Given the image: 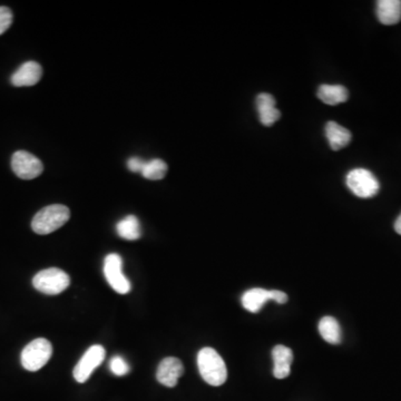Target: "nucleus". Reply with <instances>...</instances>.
<instances>
[{
    "instance_id": "f257e3e1",
    "label": "nucleus",
    "mask_w": 401,
    "mask_h": 401,
    "mask_svg": "<svg viewBox=\"0 0 401 401\" xmlns=\"http://www.w3.org/2000/svg\"><path fill=\"white\" fill-rule=\"evenodd\" d=\"M198 367L200 377L211 386H222L227 381L228 370L224 360L213 348H203L200 350Z\"/></svg>"
},
{
    "instance_id": "f03ea898",
    "label": "nucleus",
    "mask_w": 401,
    "mask_h": 401,
    "mask_svg": "<svg viewBox=\"0 0 401 401\" xmlns=\"http://www.w3.org/2000/svg\"><path fill=\"white\" fill-rule=\"evenodd\" d=\"M70 218L68 207L62 204H53L44 207L34 216L31 229L39 235H47L66 224Z\"/></svg>"
},
{
    "instance_id": "7ed1b4c3",
    "label": "nucleus",
    "mask_w": 401,
    "mask_h": 401,
    "mask_svg": "<svg viewBox=\"0 0 401 401\" xmlns=\"http://www.w3.org/2000/svg\"><path fill=\"white\" fill-rule=\"evenodd\" d=\"M53 356V346L47 339L38 338L28 344L21 352V365L28 372H38Z\"/></svg>"
},
{
    "instance_id": "20e7f679",
    "label": "nucleus",
    "mask_w": 401,
    "mask_h": 401,
    "mask_svg": "<svg viewBox=\"0 0 401 401\" xmlns=\"http://www.w3.org/2000/svg\"><path fill=\"white\" fill-rule=\"evenodd\" d=\"M70 285V278L63 270L49 268L34 276L33 285L36 290L48 296H57Z\"/></svg>"
},
{
    "instance_id": "39448f33",
    "label": "nucleus",
    "mask_w": 401,
    "mask_h": 401,
    "mask_svg": "<svg viewBox=\"0 0 401 401\" xmlns=\"http://www.w3.org/2000/svg\"><path fill=\"white\" fill-rule=\"evenodd\" d=\"M346 183L356 196L361 198H374L380 190L377 177L365 168H354L346 177Z\"/></svg>"
},
{
    "instance_id": "423d86ee",
    "label": "nucleus",
    "mask_w": 401,
    "mask_h": 401,
    "mask_svg": "<svg viewBox=\"0 0 401 401\" xmlns=\"http://www.w3.org/2000/svg\"><path fill=\"white\" fill-rule=\"evenodd\" d=\"M104 276L108 285L117 294H127L132 289L131 282L123 273V260L120 255L111 253L106 257L104 261Z\"/></svg>"
},
{
    "instance_id": "0eeeda50",
    "label": "nucleus",
    "mask_w": 401,
    "mask_h": 401,
    "mask_svg": "<svg viewBox=\"0 0 401 401\" xmlns=\"http://www.w3.org/2000/svg\"><path fill=\"white\" fill-rule=\"evenodd\" d=\"M106 351L101 344H94L85 352L74 368V378L79 383H86L97 367L105 359Z\"/></svg>"
},
{
    "instance_id": "6e6552de",
    "label": "nucleus",
    "mask_w": 401,
    "mask_h": 401,
    "mask_svg": "<svg viewBox=\"0 0 401 401\" xmlns=\"http://www.w3.org/2000/svg\"><path fill=\"white\" fill-rule=\"evenodd\" d=\"M12 168L14 173L23 180H34L44 171L42 161L28 153L26 151H18L12 157Z\"/></svg>"
},
{
    "instance_id": "1a4fd4ad",
    "label": "nucleus",
    "mask_w": 401,
    "mask_h": 401,
    "mask_svg": "<svg viewBox=\"0 0 401 401\" xmlns=\"http://www.w3.org/2000/svg\"><path fill=\"white\" fill-rule=\"evenodd\" d=\"M183 374H184V367H183L182 361L174 357H168L159 363L157 372H156V379L163 386L173 388L177 386Z\"/></svg>"
},
{
    "instance_id": "9d476101",
    "label": "nucleus",
    "mask_w": 401,
    "mask_h": 401,
    "mask_svg": "<svg viewBox=\"0 0 401 401\" xmlns=\"http://www.w3.org/2000/svg\"><path fill=\"white\" fill-rule=\"evenodd\" d=\"M42 76V68L36 62H26L12 74L10 81L16 87L34 86Z\"/></svg>"
},
{
    "instance_id": "9b49d317",
    "label": "nucleus",
    "mask_w": 401,
    "mask_h": 401,
    "mask_svg": "<svg viewBox=\"0 0 401 401\" xmlns=\"http://www.w3.org/2000/svg\"><path fill=\"white\" fill-rule=\"evenodd\" d=\"M257 109H258L259 117H260V122L262 125L272 126L279 120L281 113L276 107V99L272 95L270 94L262 93L257 96Z\"/></svg>"
},
{
    "instance_id": "f8f14e48",
    "label": "nucleus",
    "mask_w": 401,
    "mask_h": 401,
    "mask_svg": "<svg viewBox=\"0 0 401 401\" xmlns=\"http://www.w3.org/2000/svg\"><path fill=\"white\" fill-rule=\"evenodd\" d=\"M273 374L276 379H285L291 372V365L294 363V354L290 348L278 344L272 350Z\"/></svg>"
},
{
    "instance_id": "ddd939ff",
    "label": "nucleus",
    "mask_w": 401,
    "mask_h": 401,
    "mask_svg": "<svg viewBox=\"0 0 401 401\" xmlns=\"http://www.w3.org/2000/svg\"><path fill=\"white\" fill-rule=\"evenodd\" d=\"M377 17L386 26L398 24L401 21L400 0H379L377 1Z\"/></svg>"
},
{
    "instance_id": "4468645a",
    "label": "nucleus",
    "mask_w": 401,
    "mask_h": 401,
    "mask_svg": "<svg viewBox=\"0 0 401 401\" xmlns=\"http://www.w3.org/2000/svg\"><path fill=\"white\" fill-rule=\"evenodd\" d=\"M326 138L333 151H339L347 146L351 142V133L344 126L330 120L324 129Z\"/></svg>"
},
{
    "instance_id": "2eb2a0df",
    "label": "nucleus",
    "mask_w": 401,
    "mask_h": 401,
    "mask_svg": "<svg viewBox=\"0 0 401 401\" xmlns=\"http://www.w3.org/2000/svg\"><path fill=\"white\" fill-rule=\"evenodd\" d=\"M318 99L326 105H339L341 103L347 102L349 93L346 87L342 85H321L318 88Z\"/></svg>"
},
{
    "instance_id": "dca6fc26",
    "label": "nucleus",
    "mask_w": 401,
    "mask_h": 401,
    "mask_svg": "<svg viewBox=\"0 0 401 401\" xmlns=\"http://www.w3.org/2000/svg\"><path fill=\"white\" fill-rule=\"evenodd\" d=\"M269 300H271V291L255 287L243 294L242 305L248 312L258 313Z\"/></svg>"
},
{
    "instance_id": "f3484780",
    "label": "nucleus",
    "mask_w": 401,
    "mask_h": 401,
    "mask_svg": "<svg viewBox=\"0 0 401 401\" xmlns=\"http://www.w3.org/2000/svg\"><path fill=\"white\" fill-rule=\"evenodd\" d=\"M116 232L122 239L135 241L142 235L141 223L138 218L134 216H129L120 220L116 224Z\"/></svg>"
},
{
    "instance_id": "a211bd4d",
    "label": "nucleus",
    "mask_w": 401,
    "mask_h": 401,
    "mask_svg": "<svg viewBox=\"0 0 401 401\" xmlns=\"http://www.w3.org/2000/svg\"><path fill=\"white\" fill-rule=\"evenodd\" d=\"M319 333L328 344H339L341 342V328L333 317H324L319 322Z\"/></svg>"
},
{
    "instance_id": "6ab92c4d",
    "label": "nucleus",
    "mask_w": 401,
    "mask_h": 401,
    "mask_svg": "<svg viewBox=\"0 0 401 401\" xmlns=\"http://www.w3.org/2000/svg\"><path fill=\"white\" fill-rule=\"evenodd\" d=\"M168 173V165L163 159H151L144 165L142 175L147 180L159 181L164 179Z\"/></svg>"
},
{
    "instance_id": "aec40b11",
    "label": "nucleus",
    "mask_w": 401,
    "mask_h": 401,
    "mask_svg": "<svg viewBox=\"0 0 401 401\" xmlns=\"http://www.w3.org/2000/svg\"><path fill=\"white\" fill-rule=\"evenodd\" d=\"M109 369L115 376H118V377L125 376L129 372V363H126L123 357L120 356H115L112 358L109 361Z\"/></svg>"
},
{
    "instance_id": "412c9836",
    "label": "nucleus",
    "mask_w": 401,
    "mask_h": 401,
    "mask_svg": "<svg viewBox=\"0 0 401 401\" xmlns=\"http://www.w3.org/2000/svg\"><path fill=\"white\" fill-rule=\"evenodd\" d=\"M12 24V12L8 7L0 6V35L10 29Z\"/></svg>"
},
{
    "instance_id": "4be33fe9",
    "label": "nucleus",
    "mask_w": 401,
    "mask_h": 401,
    "mask_svg": "<svg viewBox=\"0 0 401 401\" xmlns=\"http://www.w3.org/2000/svg\"><path fill=\"white\" fill-rule=\"evenodd\" d=\"M145 161L142 159L141 157L138 156H133L131 159L127 161V168L129 171L134 172V173H142L143 171L144 165H145Z\"/></svg>"
},
{
    "instance_id": "5701e85b",
    "label": "nucleus",
    "mask_w": 401,
    "mask_h": 401,
    "mask_svg": "<svg viewBox=\"0 0 401 401\" xmlns=\"http://www.w3.org/2000/svg\"><path fill=\"white\" fill-rule=\"evenodd\" d=\"M271 300L276 301L279 305H283V303H287V296L282 291L271 290Z\"/></svg>"
},
{
    "instance_id": "b1692460",
    "label": "nucleus",
    "mask_w": 401,
    "mask_h": 401,
    "mask_svg": "<svg viewBox=\"0 0 401 401\" xmlns=\"http://www.w3.org/2000/svg\"><path fill=\"white\" fill-rule=\"evenodd\" d=\"M395 230L397 233L401 235V214L398 216V219L396 220Z\"/></svg>"
}]
</instances>
